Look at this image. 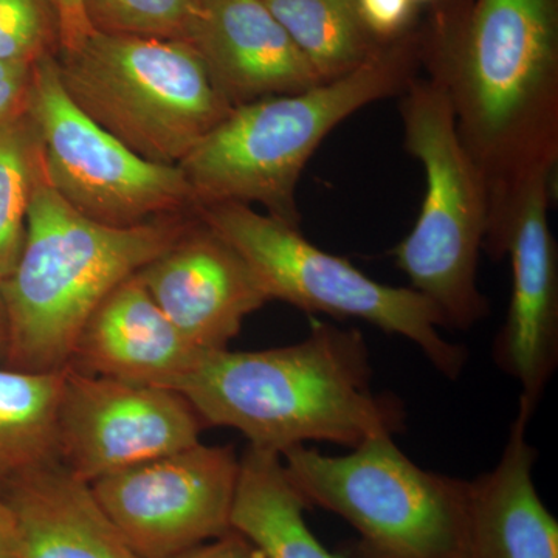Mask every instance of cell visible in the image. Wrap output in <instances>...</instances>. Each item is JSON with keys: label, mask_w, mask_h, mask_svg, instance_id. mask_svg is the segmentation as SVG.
I'll return each instance as SVG.
<instances>
[{"label": "cell", "mask_w": 558, "mask_h": 558, "mask_svg": "<svg viewBox=\"0 0 558 558\" xmlns=\"http://www.w3.org/2000/svg\"><path fill=\"white\" fill-rule=\"evenodd\" d=\"M454 3V2H459V0H436L435 3Z\"/></svg>", "instance_id": "cell-31"}, {"label": "cell", "mask_w": 558, "mask_h": 558, "mask_svg": "<svg viewBox=\"0 0 558 558\" xmlns=\"http://www.w3.org/2000/svg\"><path fill=\"white\" fill-rule=\"evenodd\" d=\"M57 65L81 112L153 163L178 167L233 110L186 40L94 32Z\"/></svg>", "instance_id": "cell-5"}, {"label": "cell", "mask_w": 558, "mask_h": 558, "mask_svg": "<svg viewBox=\"0 0 558 558\" xmlns=\"http://www.w3.org/2000/svg\"><path fill=\"white\" fill-rule=\"evenodd\" d=\"M199 215L110 227L76 211L51 186L40 156L27 236L0 281L9 347L3 366L27 373L68 368L81 330L102 300L172 247Z\"/></svg>", "instance_id": "cell-3"}, {"label": "cell", "mask_w": 558, "mask_h": 558, "mask_svg": "<svg viewBox=\"0 0 558 558\" xmlns=\"http://www.w3.org/2000/svg\"><path fill=\"white\" fill-rule=\"evenodd\" d=\"M197 215L240 253L269 301H284L307 314L363 319L389 336L409 339L451 380L464 369L468 349L440 336L439 311L410 286L374 281L348 259L312 244L300 229L250 205H209Z\"/></svg>", "instance_id": "cell-8"}, {"label": "cell", "mask_w": 558, "mask_h": 558, "mask_svg": "<svg viewBox=\"0 0 558 558\" xmlns=\"http://www.w3.org/2000/svg\"><path fill=\"white\" fill-rule=\"evenodd\" d=\"M33 65L0 61V126L27 113Z\"/></svg>", "instance_id": "cell-25"}, {"label": "cell", "mask_w": 558, "mask_h": 558, "mask_svg": "<svg viewBox=\"0 0 558 558\" xmlns=\"http://www.w3.org/2000/svg\"><path fill=\"white\" fill-rule=\"evenodd\" d=\"M0 498L13 519L20 558H140L92 484L58 461L11 481Z\"/></svg>", "instance_id": "cell-16"}, {"label": "cell", "mask_w": 558, "mask_h": 558, "mask_svg": "<svg viewBox=\"0 0 558 558\" xmlns=\"http://www.w3.org/2000/svg\"><path fill=\"white\" fill-rule=\"evenodd\" d=\"M172 558H266L247 537L231 531Z\"/></svg>", "instance_id": "cell-27"}, {"label": "cell", "mask_w": 558, "mask_h": 558, "mask_svg": "<svg viewBox=\"0 0 558 558\" xmlns=\"http://www.w3.org/2000/svg\"><path fill=\"white\" fill-rule=\"evenodd\" d=\"M240 475L233 446H196L92 483L140 558H172L231 531Z\"/></svg>", "instance_id": "cell-10"}, {"label": "cell", "mask_w": 558, "mask_h": 558, "mask_svg": "<svg viewBox=\"0 0 558 558\" xmlns=\"http://www.w3.org/2000/svg\"><path fill=\"white\" fill-rule=\"evenodd\" d=\"M0 558H20L13 519L2 498H0Z\"/></svg>", "instance_id": "cell-28"}, {"label": "cell", "mask_w": 558, "mask_h": 558, "mask_svg": "<svg viewBox=\"0 0 558 558\" xmlns=\"http://www.w3.org/2000/svg\"><path fill=\"white\" fill-rule=\"evenodd\" d=\"M421 64L453 109L459 138L483 175V250L502 244L527 191L558 163V0L435 3Z\"/></svg>", "instance_id": "cell-1"}, {"label": "cell", "mask_w": 558, "mask_h": 558, "mask_svg": "<svg viewBox=\"0 0 558 558\" xmlns=\"http://www.w3.org/2000/svg\"><path fill=\"white\" fill-rule=\"evenodd\" d=\"M553 185L549 175L527 191L501 250L512 292L494 357L521 385L519 413L529 421L558 365V250L548 218Z\"/></svg>", "instance_id": "cell-12"}, {"label": "cell", "mask_w": 558, "mask_h": 558, "mask_svg": "<svg viewBox=\"0 0 558 558\" xmlns=\"http://www.w3.org/2000/svg\"><path fill=\"white\" fill-rule=\"evenodd\" d=\"M185 40L233 108L323 84L264 0H202Z\"/></svg>", "instance_id": "cell-14"}, {"label": "cell", "mask_w": 558, "mask_h": 558, "mask_svg": "<svg viewBox=\"0 0 558 558\" xmlns=\"http://www.w3.org/2000/svg\"><path fill=\"white\" fill-rule=\"evenodd\" d=\"M311 509L290 483L277 453L248 446L231 509V529L247 537L266 558H344L315 537L304 512Z\"/></svg>", "instance_id": "cell-18"}, {"label": "cell", "mask_w": 558, "mask_h": 558, "mask_svg": "<svg viewBox=\"0 0 558 558\" xmlns=\"http://www.w3.org/2000/svg\"><path fill=\"white\" fill-rule=\"evenodd\" d=\"M529 422L517 414L498 464L470 481L465 558H558V523L532 476Z\"/></svg>", "instance_id": "cell-17"}, {"label": "cell", "mask_w": 558, "mask_h": 558, "mask_svg": "<svg viewBox=\"0 0 558 558\" xmlns=\"http://www.w3.org/2000/svg\"><path fill=\"white\" fill-rule=\"evenodd\" d=\"M201 5L202 0H84L95 32L182 40Z\"/></svg>", "instance_id": "cell-22"}, {"label": "cell", "mask_w": 558, "mask_h": 558, "mask_svg": "<svg viewBox=\"0 0 558 558\" xmlns=\"http://www.w3.org/2000/svg\"><path fill=\"white\" fill-rule=\"evenodd\" d=\"M40 145L27 113L0 126V281L24 248Z\"/></svg>", "instance_id": "cell-21"}, {"label": "cell", "mask_w": 558, "mask_h": 558, "mask_svg": "<svg viewBox=\"0 0 558 558\" xmlns=\"http://www.w3.org/2000/svg\"><path fill=\"white\" fill-rule=\"evenodd\" d=\"M366 27L381 43L407 35L416 28L417 5L411 0H357Z\"/></svg>", "instance_id": "cell-24"}, {"label": "cell", "mask_w": 558, "mask_h": 558, "mask_svg": "<svg viewBox=\"0 0 558 558\" xmlns=\"http://www.w3.org/2000/svg\"><path fill=\"white\" fill-rule=\"evenodd\" d=\"M398 98L403 148L424 168L425 196L413 230L389 255L409 277L410 288L439 311L444 328L468 330L488 314L478 288L486 185L436 81L416 76Z\"/></svg>", "instance_id": "cell-6"}, {"label": "cell", "mask_w": 558, "mask_h": 558, "mask_svg": "<svg viewBox=\"0 0 558 558\" xmlns=\"http://www.w3.org/2000/svg\"><path fill=\"white\" fill-rule=\"evenodd\" d=\"M137 275L160 311L202 352L227 349L245 318L269 303L240 253L201 218Z\"/></svg>", "instance_id": "cell-13"}, {"label": "cell", "mask_w": 558, "mask_h": 558, "mask_svg": "<svg viewBox=\"0 0 558 558\" xmlns=\"http://www.w3.org/2000/svg\"><path fill=\"white\" fill-rule=\"evenodd\" d=\"M421 70L416 27L343 78L236 106L178 165L197 207L258 204L300 229L296 189L323 140L360 109L399 97Z\"/></svg>", "instance_id": "cell-4"}, {"label": "cell", "mask_w": 558, "mask_h": 558, "mask_svg": "<svg viewBox=\"0 0 558 558\" xmlns=\"http://www.w3.org/2000/svg\"><path fill=\"white\" fill-rule=\"evenodd\" d=\"M202 354L160 311L135 274L87 319L68 366L90 376L179 391Z\"/></svg>", "instance_id": "cell-15"}, {"label": "cell", "mask_w": 558, "mask_h": 558, "mask_svg": "<svg viewBox=\"0 0 558 558\" xmlns=\"http://www.w3.org/2000/svg\"><path fill=\"white\" fill-rule=\"evenodd\" d=\"M179 392L205 425L238 429L279 457L306 440L355 449L374 436L395 438L407 424L402 400L373 389L362 330L322 322L290 347L204 352Z\"/></svg>", "instance_id": "cell-2"}, {"label": "cell", "mask_w": 558, "mask_h": 558, "mask_svg": "<svg viewBox=\"0 0 558 558\" xmlns=\"http://www.w3.org/2000/svg\"><path fill=\"white\" fill-rule=\"evenodd\" d=\"M7 347H9V319H7L5 303L0 290V360L5 359Z\"/></svg>", "instance_id": "cell-29"}, {"label": "cell", "mask_w": 558, "mask_h": 558, "mask_svg": "<svg viewBox=\"0 0 558 558\" xmlns=\"http://www.w3.org/2000/svg\"><path fill=\"white\" fill-rule=\"evenodd\" d=\"M60 47L51 0H0V61L33 65Z\"/></svg>", "instance_id": "cell-23"}, {"label": "cell", "mask_w": 558, "mask_h": 558, "mask_svg": "<svg viewBox=\"0 0 558 558\" xmlns=\"http://www.w3.org/2000/svg\"><path fill=\"white\" fill-rule=\"evenodd\" d=\"M281 459L310 508L357 531L349 558H465L470 481L418 468L392 436H374L341 457L303 444Z\"/></svg>", "instance_id": "cell-7"}, {"label": "cell", "mask_w": 558, "mask_h": 558, "mask_svg": "<svg viewBox=\"0 0 558 558\" xmlns=\"http://www.w3.org/2000/svg\"><path fill=\"white\" fill-rule=\"evenodd\" d=\"M27 117L51 186L86 218L135 227L199 209L179 167L142 159L81 112L62 87L57 54L33 64Z\"/></svg>", "instance_id": "cell-9"}, {"label": "cell", "mask_w": 558, "mask_h": 558, "mask_svg": "<svg viewBox=\"0 0 558 558\" xmlns=\"http://www.w3.org/2000/svg\"><path fill=\"white\" fill-rule=\"evenodd\" d=\"M51 3L60 22V51L69 53L78 50L95 32L87 20L84 0H51Z\"/></svg>", "instance_id": "cell-26"}, {"label": "cell", "mask_w": 558, "mask_h": 558, "mask_svg": "<svg viewBox=\"0 0 558 558\" xmlns=\"http://www.w3.org/2000/svg\"><path fill=\"white\" fill-rule=\"evenodd\" d=\"M322 83L343 78L387 43L360 14L357 0H264Z\"/></svg>", "instance_id": "cell-20"}, {"label": "cell", "mask_w": 558, "mask_h": 558, "mask_svg": "<svg viewBox=\"0 0 558 558\" xmlns=\"http://www.w3.org/2000/svg\"><path fill=\"white\" fill-rule=\"evenodd\" d=\"M411 2L416 3V5H418V3H429V5H433V3L436 2V0H411Z\"/></svg>", "instance_id": "cell-30"}, {"label": "cell", "mask_w": 558, "mask_h": 558, "mask_svg": "<svg viewBox=\"0 0 558 558\" xmlns=\"http://www.w3.org/2000/svg\"><path fill=\"white\" fill-rule=\"evenodd\" d=\"M65 368L0 366V494L24 473L58 461L57 422Z\"/></svg>", "instance_id": "cell-19"}, {"label": "cell", "mask_w": 558, "mask_h": 558, "mask_svg": "<svg viewBox=\"0 0 558 558\" xmlns=\"http://www.w3.org/2000/svg\"><path fill=\"white\" fill-rule=\"evenodd\" d=\"M207 427L174 389L65 368L57 458L87 483L201 442Z\"/></svg>", "instance_id": "cell-11"}]
</instances>
